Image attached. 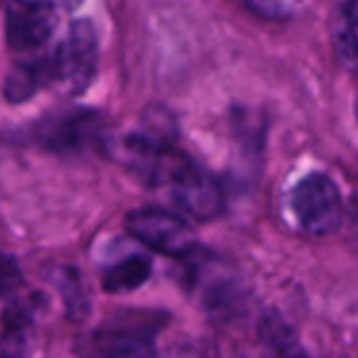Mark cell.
<instances>
[{"label":"cell","mask_w":358,"mask_h":358,"mask_svg":"<svg viewBox=\"0 0 358 358\" xmlns=\"http://www.w3.org/2000/svg\"><path fill=\"white\" fill-rule=\"evenodd\" d=\"M291 211L303 232L327 236L337 232L343 222V199L327 173L312 171L291 190Z\"/></svg>","instance_id":"cell-1"},{"label":"cell","mask_w":358,"mask_h":358,"mask_svg":"<svg viewBox=\"0 0 358 358\" xmlns=\"http://www.w3.org/2000/svg\"><path fill=\"white\" fill-rule=\"evenodd\" d=\"M97 34L91 22H74L66 43L51 55L53 85L64 95H80L91 85L97 70Z\"/></svg>","instance_id":"cell-2"},{"label":"cell","mask_w":358,"mask_h":358,"mask_svg":"<svg viewBox=\"0 0 358 358\" xmlns=\"http://www.w3.org/2000/svg\"><path fill=\"white\" fill-rule=\"evenodd\" d=\"M124 226L133 238L166 257H188L196 247L194 228L184 217L162 209H137L129 213Z\"/></svg>","instance_id":"cell-3"},{"label":"cell","mask_w":358,"mask_h":358,"mask_svg":"<svg viewBox=\"0 0 358 358\" xmlns=\"http://www.w3.org/2000/svg\"><path fill=\"white\" fill-rule=\"evenodd\" d=\"M171 188L173 203L188 217L196 222H209L222 213L224 190L217 177L207 169L192 162L188 156L177 164L166 184Z\"/></svg>","instance_id":"cell-4"},{"label":"cell","mask_w":358,"mask_h":358,"mask_svg":"<svg viewBox=\"0 0 358 358\" xmlns=\"http://www.w3.org/2000/svg\"><path fill=\"white\" fill-rule=\"evenodd\" d=\"M34 139L55 154H80L103 139V118L91 110L51 114L34 127Z\"/></svg>","instance_id":"cell-5"},{"label":"cell","mask_w":358,"mask_h":358,"mask_svg":"<svg viewBox=\"0 0 358 358\" xmlns=\"http://www.w3.org/2000/svg\"><path fill=\"white\" fill-rule=\"evenodd\" d=\"M7 43L13 51H36L55 30V13L47 0H13L5 22Z\"/></svg>","instance_id":"cell-6"},{"label":"cell","mask_w":358,"mask_h":358,"mask_svg":"<svg viewBox=\"0 0 358 358\" xmlns=\"http://www.w3.org/2000/svg\"><path fill=\"white\" fill-rule=\"evenodd\" d=\"M93 358H158L152 333L139 327L108 324L93 335Z\"/></svg>","instance_id":"cell-7"},{"label":"cell","mask_w":358,"mask_h":358,"mask_svg":"<svg viewBox=\"0 0 358 358\" xmlns=\"http://www.w3.org/2000/svg\"><path fill=\"white\" fill-rule=\"evenodd\" d=\"M49 83H53V64H51V57H41V59L17 64L7 74L3 93L11 103H24L41 87Z\"/></svg>","instance_id":"cell-8"},{"label":"cell","mask_w":358,"mask_h":358,"mask_svg":"<svg viewBox=\"0 0 358 358\" xmlns=\"http://www.w3.org/2000/svg\"><path fill=\"white\" fill-rule=\"evenodd\" d=\"M152 276V262L145 255H129L101 272V289L106 293H131L143 287Z\"/></svg>","instance_id":"cell-9"},{"label":"cell","mask_w":358,"mask_h":358,"mask_svg":"<svg viewBox=\"0 0 358 358\" xmlns=\"http://www.w3.org/2000/svg\"><path fill=\"white\" fill-rule=\"evenodd\" d=\"M329 36L341 59H358V0H343L333 11L329 20Z\"/></svg>","instance_id":"cell-10"},{"label":"cell","mask_w":358,"mask_h":358,"mask_svg":"<svg viewBox=\"0 0 358 358\" xmlns=\"http://www.w3.org/2000/svg\"><path fill=\"white\" fill-rule=\"evenodd\" d=\"M57 287L64 295L68 316L78 320L85 314H89V297L74 270H62V280H57Z\"/></svg>","instance_id":"cell-11"},{"label":"cell","mask_w":358,"mask_h":358,"mask_svg":"<svg viewBox=\"0 0 358 358\" xmlns=\"http://www.w3.org/2000/svg\"><path fill=\"white\" fill-rule=\"evenodd\" d=\"M20 282H22V274L17 264L11 257L0 253V297L15 291Z\"/></svg>","instance_id":"cell-12"},{"label":"cell","mask_w":358,"mask_h":358,"mask_svg":"<svg viewBox=\"0 0 358 358\" xmlns=\"http://www.w3.org/2000/svg\"><path fill=\"white\" fill-rule=\"evenodd\" d=\"M57 5H62V7H76V5H80L83 0H55Z\"/></svg>","instance_id":"cell-13"},{"label":"cell","mask_w":358,"mask_h":358,"mask_svg":"<svg viewBox=\"0 0 358 358\" xmlns=\"http://www.w3.org/2000/svg\"><path fill=\"white\" fill-rule=\"evenodd\" d=\"M356 118H358V101H356Z\"/></svg>","instance_id":"cell-14"}]
</instances>
